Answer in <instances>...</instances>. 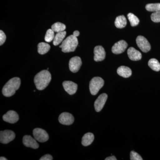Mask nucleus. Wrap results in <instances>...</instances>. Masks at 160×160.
<instances>
[{"label": "nucleus", "mask_w": 160, "mask_h": 160, "mask_svg": "<svg viewBox=\"0 0 160 160\" xmlns=\"http://www.w3.org/2000/svg\"><path fill=\"white\" fill-rule=\"evenodd\" d=\"M15 133L10 130L0 132V142L4 144H8L15 138Z\"/></svg>", "instance_id": "obj_6"}, {"label": "nucleus", "mask_w": 160, "mask_h": 160, "mask_svg": "<svg viewBox=\"0 0 160 160\" xmlns=\"http://www.w3.org/2000/svg\"><path fill=\"white\" fill-rule=\"evenodd\" d=\"M94 60L95 62H101L106 58V51L102 46H96L94 49Z\"/></svg>", "instance_id": "obj_13"}, {"label": "nucleus", "mask_w": 160, "mask_h": 160, "mask_svg": "<svg viewBox=\"0 0 160 160\" xmlns=\"http://www.w3.org/2000/svg\"><path fill=\"white\" fill-rule=\"evenodd\" d=\"M127 53H128L129 58L132 61H139L142 59V53L133 47H130L128 49Z\"/></svg>", "instance_id": "obj_16"}, {"label": "nucleus", "mask_w": 160, "mask_h": 160, "mask_svg": "<svg viewBox=\"0 0 160 160\" xmlns=\"http://www.w3.org/2000/svg\"><path fill=\"white\" fill-rule=\"evenodd\" d=\"M94 139V135L91 132H88L83 136L82 138V144L84 146H89L91 145Z\"/></svg>", "instance_id": "obj_18"}, {"label": "nucleus", "mask_w": 160, "mask_h": 160, "mask_svg": "<svg viewBox=\"0 0 160 160\" xmlns=\"http://www.w3.org/2000/svg\"><path fill=\"white\" fill-rule=\"evenodd\" d=\"M54 32L52 29H49L46 32L45 40L47 42H50L53 41L55 37Z\"/></svg>", "instance_id": "obj_26"}, {"label": "nucleus", "mask_w": 160, "mask_h": 160, "mask_svg": "<svg viewBox=\"0 0 160 160\" xmlns=\"http://www.w3.org/2000/svg\"><path fill=\"white\" fill-rule=\"evenodd\" d=\"M128 44L124 40H121L113 45L112 48V53L115 54H121L126 50Z\"/></svg>", "instance_id": "obj_10"}, {"label": "nucleus", "mask_w": 160, "mask_h": 160, "mask_svg": "<svg viewBox=\"0 0 160 160\" xmlns=\"http://www.w3.org/2000/svg\"><path fill=\"white\" fill-rule=\"evenodd\" d=\"M118 74L123 78H128L131 76V69L129 67L125 66H121L117 69Z\"/></svg>", "instance_id": "obj_17"}, {"label": "nucleus", "mask_w": 160, "mask_h": 160, "mask_svg": "<svg viewBox=\"0 0 160 160\" xmlns=\"http://www.w3.org/2000/svg\"><path fill=\"white\" fill-rule=\"evenodd\" d=\"M21 86V80L19 78L15 77L11 79L3 87L2 93L6 97H10L15 93Z\"/></svg>", "instance_id": "obj_2"}, {"label": "nucleus", "mask_w": 160, "mask_h": 160, "mask_svg": "<svg viewBox=\"0 0 160 160\" xmlns=\"http://www.w3.org/2000/svg\"><path fill=\"white\" fill-rule=\"evenodd\" d=\"M51 29L54 32L58 33V32L65 31V29H66V26L63 23L58 22L54 23L51 26Z\"/></svg>", "instance_id": "obj_23"}, {"label": "nucleus", "mask_w": 160, "mask_h": 160, "mask_svg": "<svg viewBox=\"0 0 160 160\" xmlns=\"http://www.w3.org/2000/svg\"><path fill=\"white\" fill-rule=\"evenodd\" d=\"M78 42L77 38L73 35L68 37L63 41L60 48H62V51L64 52H74L78 46Z\"/></svg>", "instance_id": "obj_3"}, {"label": "nucleus", "mask_w": 160, "mask_h": 160, "mask_svg": "<svg viewBox=\"0 0 160 160\" xmlns=\"http://www.w3.org/2000/svg\"><path fill=\"white\" fill-rule=\"evenodd\" d=\"M149 67L155 71H159L160 64L157 60L155 58L151 59L148 62Z\"/></svg>", "instance_id": "obj_22"}, {"label": "nucleus", "mask_w": 160, "mask_h": 160, "mask_svg": "<svg viewBox=\"0 0 160 160\" xmlns=\"http://www.w3.org/2000/svg\"><path fill=\"white\" fill-rule=\"evenodd\" d=\"M138 46L143 52H147L151 49V46L148 40L142 36H139L136 39Z\"/></svg>", "instance_id": "obj_7"}, {"label": "nucleus", "mask_w": 160, "mask_h": 160, "mask_svg": "<svg viewBox=\"0 0 160 160\" xmlns=\"http://www.w3.org/2000/svg\"><path fill=\"white\" fill-rule=\"evenodd\" d=\"M62 85L65 91L69 95L74 94L77 91V84L71 81H65Z\"/></svg>", "instance_id": "obj_14"}, {"label": "nucleus", "mask_w": 160, "mask_h": 160, "mask_svg": "<svg viewBox=\"0 0 160 160\" xmlns=\"http://www.w3.org/2000/svg\"><path fill=\"white\" fill-rule=\"evenodd\" d=\"M33 135L34 138L40 142H45L49 139V135L47 132L41 128L33 129Z\"/></svg>", "instance_id": "obj_5"}, {"label": "nucleus", "mask_w": 160, "mask_h": 160, "mask_svg": "<svg viewBox=\"0 0 160 160\" xmlns=\"http://www.w3.org/2000/svg\"><path fill=\"white\" fill-rule=\"evenodd\" d=\"M52 159L53 158L52 156L50 154L45 155L40 159V160H52Z\"/></svg>", "instance_id": "obj_30"}, {"label": "nucleus", "mask_w": 160, "mask_h": 160, "mask_svg": "<svg viewBox=\"0 0 160 160\" xmlns=\"http://www.w3.org/2000/svg\"><path fill=\"white\" fill-rule=\"evenodd\" d=\"M146 9L149 12H156L160 11V3H150L146 5Z\"/></svg>", "instance_id": "obj_24"}, {"label": "nucleus", "mask_w": 160, "mask_h": 160, "mask_svg": "<svg viewBox=\"0 0 160 160\" xmlns=\"http://www.w3.org/2000/svg\"><path fill=\"white\" fill-rule=\"evenodd\" d=\"M51 75L48 70H43L35 76L34 82L37 89L42 90L46 89L51 82Z\"/></svg>", "instance_id": "obj_1"}, {"label": "nucleus", "mask_w": 160, "mask_h": 160, "mask_svg": "<svg viewBox=\"0 0 160 160\" xmlns=\"http://www.w3.org/2000/svg\"><path fill=\"white\" fill-rule=\"evenodd\" d=\"M6 35L4 32L2 30H0V45L2 46L6 40Z\"/></svg>", "instance_id": "obj_29"}, {"label": "nucleus", "mask_w": 160, "mask_h": 160, "mask_svg": "<svg viewBox=\"0 0 160 160\" xmlns=\"http://www.w3.org/2000/svg\"><path fill=\"white\" fill-rule=\"evenodd\" d=\"M127 25V21L124 15L119 16L116 18L115 25L117 28L122 29L126 27Z\"/></svg>", "instance_id": "obj_19"}, {"label": "nucleus", "mask_w": 160, "mask_h": 160, "mask_svg": "<svg viewBox=\"0 0 160 160\" xmlns=\"http://www.w3.org/2000/svg\"><path fill=\"white\" fill-rule=\"evenodd\" d=\"M104 85V81L100 77H94L89 83V90L90 93L92 95L97 94L100 89Z\"/></svg>", "instance_id": "obj_4"}, {"label": "nucleus", "mask_w": 160, "mask_h": 160, "mask_svg": "<svg viewBox=\"0 0 160 160\" xmlns=\"http://www.w3.org/2000/svg\"><path fill=\"white\" fill-rule=\"evenodd\" d=\"M106 160H117V159L114 156H112L109 157H108L106 158L105 159Z\"/></svg>", "instance_id": "obj_31"}, {"label": "nucleus", "mask_w": 160, "mask_h": 160, "mask_svg": "<svg viewBox=\"0 0 160 160\" xmlns=\"http://www.w3.org/2000/svg\"><path fill=\"white\" fill-rule=\"evenodd\" d=\"M108 95L106 93L100 95L94 102V107L97 112L101 111L107 101Z\"/></svg>", "instance_id": "obj_12"}, {"label": "nucleus", "mask_w": 160, "mask_h": 160, "mask_svg": "<svg viewBox=\"0 0 160 160\" xmlns=\"http://www.w3.org/2000/svg\"><path fill=\"white\" fill-rule=\"evenodd\" d=\"M82 65V60L79 57L71 58L69 62V68L72 72H78Z\"/></svg>", "instance_id": "obj_8"}, {"label": "nucleus", "mask_w": 160, "mask_h": 160, "mask_svg": "<svg viewBox=\"0 0 160 160\" xmlns=\"http://www.w3.org/2000/svg\"><path fill=\"white\" fill-rule=\"evenodd\" d=\"M23 144L24 146L27 147L32 148V149H38L39 147V145L36 140L33 138L31 136L29 135H25L23 137Z\"/></svg>", "instance_id": "obj_15"}, {"label": "nucleus", "mask_w": 160, "mask_h": 160, "mask_svg": "<svg viewBox=\"0 0 160 160\" xmlns=\"http://www.w3.org/2000/svg\"><path fill=\"white\" fill-rule=\"evenodd\" d=\"M130 160H142L143 159L141 157L137 152L132 151L131 152L130 154Z\"/></svg>", "instance_id": "obj_28"}, {"label": "nucleus", "mask_w": 160, "mask_h": 160, "mask_svg": "<svg viewBox=\"0 0 160 160\" xmlns=\"http://www.w3.org/2000/svg\"><path fill=\"white\" fill-rule=\"evenodd\" d=\"M59 122L61 124L66 126H69L73 123L74 117L71 113L67 112H62L59 117Z\"/></svg>", "instance_id": "obj_9"}, {"label": "nucleus", "mask_w": 160, "mask_h": 160, "mask_svg": "<svg viewBox=\"0 0 160 160\" xmlns=\"http://www.w3.org/2000/svg\"><path fill=\"white\" fill-rule=\"evenodd\" d=\"M127 17H128V19L130 22L132 26L133 27V26H136L138 25L140 22L138 18L133 13H128Z\"/></svg>", "instance_id": "obj_25"}, {"label": "nucleus", "mask_w": 160, "mask_h": 160, "mask_svg": "<svg viewBox=\"0 0 160 160\" xmlns=\"http://www.w3.org/2000/svg\"><path fill=\"white\" fill-rule=\"evenodd\" d=\"M66 32L64 31L61 32H58L55 36L53 40V44L54 46H58L63 42V40L66 37Z\"/></svg>", "instance_id": "obj_21"}, {"label": "nucleus", "mask_w": 160, "mask_h": 160, "mask_svg": "<svg viewBox=\"0 0 160 160\" xmlns=\"http://www.w3.org/2000/svg\"><path fill=\"white\" fill-rule=\"evenodd\" d=\"M38 52L40 54H45L49 52L50 49L49 44L44 42L39 43L38 45Z\"/></svg>", "instance_id": "obj_20"}, {"label": "nucleus", "mask_w": 160, "mask_h": 160, "mask_svg": "<svg viewBox=\"0 0 160 160\" xmlns=\"http://www.w3.org/2000/svg\"><path fill=\"white\" fill-rule=\"evenodd\" d=\"M72 35H74V36L77 37L79 36V32L78 31H77V30H76V31H75L74 32H73V34Z\"/></svg>", "instance_id": "obj_32"}, {"label": "nucleus", "mask_w": 160, "mask_h": 160, "mask_svg": "<svg viewBox=\"0 0 160 160\" xmlns=\"http://www.w3.org/2000/svg\"><path fill=\"white\" fill-rule=\"evenodd\" d=\"M0 160H7V159L5 157H1V158H0Z\"/></svg>", "instance_id": "obj_33"}, {"label": "nucleus", "mask_w": 160, "mask_h": 160, "mask_svg": "<svg viewBox=\"0 0 160 160\" xmlns=\"http://www.w3.org/2000/svg\"><path fill=\"white\" fill-rule=\"evenodd\" d=\"M19 119L17 112L13 110H9L6 114L3 116V120L7 122L14 124L16 123Z\"/></svg>", "instance_id": "obj_11"}, {"label": "nucleus", "mask_w": 160, "mask_h": 160, "mask_svg": "<svg viewBox=\"0 0 160 160\" xmlns=\"http://www.w3.org/2000/svg\"><path fill=\"white\" fill-rule=\"evenodd\" d=\"M152 21L154 22H160V11L153 12L151 15Z\"/></svg>", "instance_id": "obj_27"}]
</instances>
